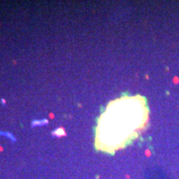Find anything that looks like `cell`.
Returning a JSON list of instances; mask_svg holds the SVG:
<instances>
[{"label":"cell","mask_w":179,"mask_h":179,"mask_svg":"<svg viewBox=\"0 0 179 179\" xmlns=\"http://www.w3.org/2000/svg\"><path fill=\"white\" fill-rule=\"evenodd\" d=\"M149 106L142 96H125L114 99L98 119L97 150L114 153L139 137L149 119Z\"/></svg>","instance_id":"1"}]
</instances>
